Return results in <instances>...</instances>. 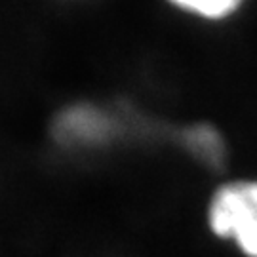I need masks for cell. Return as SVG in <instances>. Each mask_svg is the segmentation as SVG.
<instances>
[{
    "label": "cell",
    "mask_w": 257,
    "mask_h": 257,
    "mask_svg": "<svg viewBox=\"0 0 257 257\" xmlns=\"http://www.w3.org/2000/svg\"><path fill=\"white\" fill-rule=\"evenodd\" d=\"M208 221L213 234L232 240L246 257H257V181H232L211 196Z\"/></svg>",
    "instance_id": "6da1fadb"
},
{
    "label": "cell",
    "mask_w": 257,
    "mask_h": 257,
    "mask_svg": "<svg viewBox=\"0 0 257 257\" xmlns=\"http://www.w3.org/2000/svg\"><path fill=\"white\" fill-rule=\"evenodd\" d=\"M118 124L114 116L95 105H73L55 118V139L71 149L101 147L114 139Z\"/></svg>",
    "instance_id": "7a4b0ae2"
},
{
    "label": "cell",
    "mask_w": 257,
    "mask_h": 257,
    "mask_svg": "<svg viewBox=\"0 0 257 257\" xmlns=\"http://www.w3.org/2000/svg\"><path fill=\"white\" fill-rule=\"evenodd\" d=\"M181 143L191 155L206 166L217 168L225 158V143L219 132L206 124H196L181 132Z\"/></svg>",
    "instance_id": "3957f363"
},
{
    "label": "cell",
    "mask_w": 257,
    "mask_h": 257,
    "mask_svg": "<svg viewBox=\"0 0 257 257\" xmlns=\"http://www.w3.org/2000/svg\"><path fill=\"white\" fill-rule=\"evenodd\" d=\"M179 10H183L191 16L208 19V21H217V19L229 18L230 14H234L240 8L238 2L232 0H204V2H177L175 4Z\"/></svg>",
    "instance_id": "277c9868"
}]
</instances>
